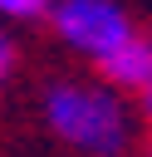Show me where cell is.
Here are the masks:
<instances>
[{"label": "cell", "instance_id": "1", "mask_svg": "<svg viewBox=\"0 0 152 157\" xmlns=\"http://www.w3.org/2000/svg\"><path fill=\"white\" fill-rule=\"evenodd\" d=\"M44 123L64 147H74L83 157H123L132 142V118L108 83H83V78L49 83Z\"/></svg>", "mask_w": 152, "mask_h": 157}, {"label": "cell", "instance_id": "2", "mask_svg": "<svg viewBox=\"0 0 152 157\" xmlns=\"http://www.w3.org/2000/svg\"><path fill=\"white\" fill-rule=\"evenodd\" d=\"M49 20H54V34L93 64H103L137 34L132 15L118 0H59V5H49Z\"/></svg>", "mask_w": 152, "mask_h": 157}, {"label": "cell", "instance_id": "3", "mask_svg": "<svg viewBox=\"0 0 152 157\" xmlns=\"http://www.w3.org/2000/svg\"><path fill=\"white\" fill-rule=\"evenodd\" d=\"M98 74H103V83H108V88L142 93V88H147V78H152V39H147V34H132L118 54H108V59L98 64Z\"/></svg>", "mask_w": 152, "mask_h": 157}, {"label": "cell", "instance_id": "4", "mask_svg": "<svg viewBox=\"0 0 152 157\" xmlns=\"http://www.w3.org/2000/svg\"><path fill=\"white\" fill-rule=\"evenodd\" d=\"M54 0H0V15L10 20H34V15H49Z\"/></svg>", "mask_w": 152, "mask_h": 157}, {"label": "cell", "instance_id": "5", "mask_svg": "<svg viewBox=\"0 0 152 157\" xmlns=\"http://www.w3.org/2000/svg\"><path fill=\"white\" fill-rule=\"evenodd\" d=\"M15 59H20V54H15V39L0 29V88H5V78L15 74Z\"/></svg>", "mask_w": 152, "mask_h": 157}, {"label": "cell", "instance_id": "6", "mask_svg": "<svg viewBox=\"0 0 152 157\" xmlns=\"http://www.w3.org/2000/svg\"><path fill=\"white\" fill-rule=\"evenodd\" d=\"M142 113H147V123H152V78H147V88H142Z\"/></svg>", "mask_w": 152, "mask_h": 157}, {"label": "cell", "instance_id": "7", "mask_svg": "<svg viewBox=\"0 0 152 157\" xmlns=\"http://www.w3.org/2000/svg\"><path fill=\"white\" fill-rule=\"evenodd\" d=\"M147 157H152V147H147Z\"/></svg>", "mask_w": 152, "mask_h": 157}]
</instances>
